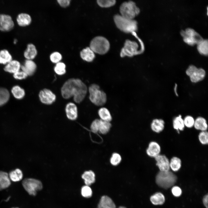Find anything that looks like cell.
<instances>
[{"instance_id":"cell-1","label":"cell","mask_w":208,"mask_h":208,"mask_svg":"<svg viewBox=\"0 0 208 208\" xmlns=\"http://www.w3.org/2000/svg\"><path fill=\"white\" fill-rule=\"evenodd\" d=\"M87 90L86 86L81 79L70 78L63 84L61 89V94L65 99L73 97L75 102L79 103L85 98Z\"/></svg>"},{"instance_id":"cell-2","label":"cell","mask_w":208,"mask_h":208,"mask_svg":"<svg viewBox=\"0 0 208 208\" xmlns=\"http://www.w3.org/2000/svg\"><path fill=\"white\" fill-rule=\"evenodd\" d=\"M113 19L117 28L124 33H132L138 30V23L134 19L127 18L116 14L114 16Z\"/></svg>"},{"instance_id":"cell-3","label":"cell","mask_w":208,"mask_h":208,"mask_svg":"<svg viewBox=\"0 0 208 208\" xmlns=\"http://www.w3.org/2000/svg\"><path fill=\"white\" fill-rule=\"evenodd\" d=\"M89 98L91 102L96 106L104 105L107 100L106 93L100 90L99 86L96 84H92L88 88Z\"/></svg>"},{"instance_id":"cell-4","label":"cell","mask_w":208,"mask_h":208,"mask_svg":"<svg viewBox=\"0 0 208 208\" xmlns=\"http://www.w3.org/2000/svg\"><path fill=\"white\" fill-rule=\"evenodd\" d=\"M177 177L172 172L160 171L157 174L155 179L157 184L159 187L165 189L172 186L176 183Z\"/></svg>"},{"instance_id":"cell-5","label":"cell","mask_w":208,"mask_h":208,"mask_svg":"<svg viewBox=\"0 0 208 208\" xmlns=\"http://www.w3.org/2000/svg\"><path fill=\"white\" fill-rule=\"evenodd\" d=\"M110 44L108 40L105 37L99 36L94 38L91 41L90 47L94 53L103 55L109 51Z\"/></svg>"},{"instance_id":"cell-6","label":"cell","mask_w":208,"mask_h":208,"mask_svg":"<svg viewBox=\"0 0 208 208\" xmlns=\"http://www.w3.org/2000/svg\"><path fill=\"white\" fill-rule=\"evenodd\" d=\"M120 15L127 18L133 19L140 12V10L135 3L131 1H125L120 5L119 8Z\"/></svg>"},{"instance_id":"cell-7","label":"cell","mask_w":208,"mask_h":208,"mask_svg":"<svg viewBox=\"0 0 208 208\" xmlns=\"http://www.w3.org/2000/svg\"><path fill=\"white\" fill-rule=\"evenodd\" d=\"M180 34L183 38V41L191 46L197 44L203 39L198 32L191 28H187L182 30Z\"/></svg>"},{"instance_id":"cell-8","label":"cell","mask_w":208,"mask_h":208,"mask_svg":"<svg viewBox=\"0 0 208 208\" xmlns=\"http://www.w3.org/2000/svg\"><path fill=\"white\" fill-rule=\"evenodd\" d=\"M22 185L25 190L30 195L35 196L37 192L43 188L42 182L40 180L34 178L24 179L22 181Z\"/></svg>"},{"instance_id":"cell-9","label":"cell","mask_w":208,"mask_h":208,"mask_svg":"<svg viewBox=\"0 0 208 208\" xmlns=\"http://www.w3.org/2000/svg\"><path fill=\"white\" fill-rule=\"evenodd\" d=\"M185 73L190 77L191 81L194 83L202 81L206 75V72L204 69L202 68H198L193 65H190L186 69Z\"/></svg>"},{"instance_id":"cell-10","label":"cell","mask_w":208,"mask_h":208,"mask_svg":"<svg viewBox=\"0 0 208 208\" xmlns=\"http://www.w3.org/2000/svg\"><path fill=\"white\" fill-rule=\"evenodd\" d=\"M138 44L135 42L127 40L120 54L121 57H123L125 56L132 57L139 54V52L138 51Z\"/></svg>"},{"instance_id":"cell-11","label":"cell","mask_w":208,"mask_h":208,"mask_svg":"<svg viewBox=\"0 0 208 208\" xmlns=\"http://www.w3.org/2000/svg\"><path fill=\"white\" fill-rule=\"evenodd\" d=\"M14 26V23L10 15L0 14V30L8 31L12 30Z\"/></svg>"},{"instance_id":"cell-12","label":"cell","mask_w":208,"mask_h":208,"mask_svg":"<svg viewBox=\"0 0 208 208\" xmlns=\"http://www.w3.org/2000/svg\"><path fill=\"white\" fill-rule=\"evenodd\" d=\"M39 97L40 101L47 105L52 104L56 99L55 94L51 90L47 88L44 89L40 92Z\"/></svg>"},{"instance_id":"cell-13","label":"cell","mask_w":208,"mask_h":208,"mask_svg":"<svg viewBox=\"0 0 208 208\" xmlns=\"http://www.w3.org/2000/svg\"><path fill=\"white\" fill-rule=\"evenodd\" d=\"M155 158L156 162V165L160 171H169L170 168V161L166 156L159 154Z\"/></svg>"},{"instance_id":"cell-14","label":"cell","mask_w":208,"mask_h":208,"mask_svg":"<svg viewBox=\"0 0 208 208\" xmlns=\"http://www.w3.org/2000/svg\"><path fill=\"white\" fill-rule=\"evenodd\" d=\"M65 112L67 118L71 120H75L78 116L77 108L74 103H68L65 107Z\"/></svg>"},{"instance_id":"cell-15","label":"cell","mask_w":208,"mask_h":208,"mask_svg":"<svg viewBox=\"0 0 208 208\" xmlns=\"http://www.w3.org/2000/svg\"><path fill=\"white\" fill-rule=\"evenodd\" d=\"M36 68V64L32 60L26 59L23 64L21 65V69L28 76H31L35 72Z\"/></svg>"},{"instance_id":"cell-16","label":"cell","mask_w":208,"mask_h":208,"mask_svg":"<svg viewBox=\"0 0 208 208\" xmlns=\"http://www.w3.org/2000/svg\"><path fill=\"white\" fill-rule=\"evenodd\" d=\"M161 148L159 144L155 142L152 141L149 143L146 153L149 157L155 158L159 154Z\"/></svg>"},{"instance_id":"cell-17","label":"cell","mask_w":208,"mask_h":208,"mask_svg":"<svg viewBox=\"0 0 208 208\" xmlns=\"http://www.w3.org/2000/svg\"><path fill=\"white\" fill-rule=\"evenodd\" d=\"M21 65L20 62L16 60H12L6 64L4 68L5 71L13 74L19 71Z\"/></svg>"},{"instance_id":"cell-18","label":"cell","mask_w":208,"mask_h":208,"mask_svg":"<svg viewBox=\"0 0 208 208\" xmlns=\"http://www.w3.org/2000/svg\"><path fill=\"white\" fill-rule=\"evenodd\" d=\"M16 21L18 25L21 27H25L29 25L31 21L30 16L27 13H21L17 16Z\"/></svg>"},{"instance_id":"cell-19","label":"cell","mask_w":208,"mask_h":208,"mask_svg":"<svg viewBox=\"0 0 208 208\" xmlns=\"http://www.w3.org/2000/svg\"><path fill=\"white\" fill-rule=\"evenodd\" d=\"M97 208H116V206L110 198L104 195L101 197Z\"/></svg>"},{"instance_id":"cell-20","label":"cell","mask_w":208,"mask_h":208,"mask_svg":"<svg viewBox=\"0 0 208 208\" xmlns=\"http://www.w3.org/2000/svg\"><path fill=\"white\" fill-rule=\"evenodd\" d=\"M37 53V50L35 46L32 43H29L27 44L23 55L27 60H32L36 57Z\"/></svg>"},{"instance_id":"cell-21","label":"cell","mask_w":208,"mask_h":208,"mask_svg":"<svg viewBox=\"0 0 208 208\" xmlns=\"http://www.w3.org/2000/svg\"><path fill=\"white\" fill-rule=\"evenodd\" d=\"M11 184L8 174L6 172L0 171V191L8 188Z\"/></svg>"},{"instance_id":"cell-22","label":"cell","mask_w":208,"mask_h":208,"mask_svg":"<svg viewBox=\"0 0 208 208\" xmlns=\"http://www.w3.org/2000/svg\"><path fill=\"white\" fill-rule=\"evenodd\" d=\"M80 55L83 60L88 62L92 61L95 58L94 53L90 47L83 49L81 51Z\"/></svg>"},{"instance_id":"cell-23","label":"cell","mask_w":208,"mask_h":208,"mask_svg":"<svg viewBox=\"0 0 208 208\" xmlns=\"http://www.w3.org/2000/svg\"><path fill=\"white\" fill-rule=\"evenodd\" d=\"M95 177L94 173L91 170L84 172L81 175V177L84 180L86 185L89 186L95 182Z\"/></svg>"},{"instance_id":"cell-24","label":"cell","mask_w":208,"mask_h":208,"mask_svg":"<svg viewBox=\"0 0 208 208\" xmlns=\"http://www.w3.org/2000/svg\"><path fill=\"white\" fill-rule=\"evenodd\" d=\"M164 121L162 119H154L151 123V129L155 132L159 133L164 129Z\"/></svg>"},{"instance_id":"cell-25","label":"cell","mask_w":208,"mask_h":208,"mask_svg":"<svg viewBox=\"0 0 208 208\" xmlns=\"http://www.w3.org/2000/svg\"><path fill=\"white\" fill-rule=\"evenodd\" d=\"M197 49L201 54L207 56L208 54V41L207 39H203L196 44Z\"/></svg>"},{"instance_id":"cell-26","label":"cell","mask_w":208,"mask_h":208,"mask_svg":"<svg viewBox=\"0 0 208 208\" xmlns=\"http://www.w3.org/2000/svg\"><path fill=\"white\" fill-rule=\"evenodd\" d=\"M194 126L196 129L202 131H206L207 129L206 120L202 117H198L195 120Z\"/></svg>"},{"instance_id":"cell-27","label":"cell","mask_w":208,"mask_h":208,"mask_svg":"<svg viewBox=\"0 0 208 208\" xmlns=\"http://www.w3.org/2000/svg\"><path fill=\"white\" fill-rule=\"evenodd\" d=\"M150 200L151 203L154 205H162L165 202V198L162 193L158 192L151 196Z\"/></svg>"},{"instance_id":"cell-28","label":"cell","mask_w":208,"mask_h":208,"mask_svg":"<svg viewBox=\"0 0 208 208\" xmlns=\"http://www.w3.org/2000/svg\"><path fill=\"white\" fill-rule=\"evenodd\" d=\"M12 56L9 51L6 49L0 50V64H6L12 60Z\"/></svg>"},{"instance_id":"cell-29","label":"cell","mask_w":208,"mask_h":208,"mask_svg":"<svg viewBox=\"0 0 208 208\" xmlns=\"http://www.w3.org/2000/svg\"><path fill=\"white\" fill-rule=\"evenodd\" d=\"M98 114L100 119L102 120L110 122L112 120V116L109 111L105 107L100 108L98 111Z\"/></svg>"},{"instance_id":"cell-30","label":"cell","mask_w":208,"mask_h":208,"mask_svg":"<svg viewBox=\"0 0 208 208\" xmlns=\"http://www.w3.org/2000/svg\"><path fill=\"white\" fill-rule=\"evenodd\" d=\"M8 174L10 180L15 182L21 180L23 177L22 172L18 168L11 171Z\"/></svg>"},{"instance_id":"cell-31","label":"cell","mask_w":208,"mask_h":208,"mask_svg":"<svg viewBox=\"0 0 208 208\" xmlns=\"http://www.w3.org/2000/svg\"><path fill=\"white\" fill-rule=\"evenodd\" d=\"M11 91L14 97L17 99H23L25 95V90L18 85L14 86L12 88Z\"/></svg>"},{"instance_id":"cell-32","label":"cell","mask_w":208,"mask_h":208,"mask_svg":"<svg viewBox=\"0 0 208 208\" xmlns=\"http://www.w3.org/2000/svg\"><path fill=\"white\" fill-rule=\"evenodd\" d=\"M173 127L179 132V130L182 131L183 130L185 125L183 119L182 118L181 115L175 117L173 120Z\"/></svg>"},{"instance_id":"cell-33","label":"cell","mask_w":208,"mask_h":208,"mask_svg":"<svg viewBox=\"0 0 208 208\" xmlns=\"http://www.w3.org/2000/svg\"><path fill=\"white\" fill-rule=\"evenodd\" d=\"M10 93L8 90L5 88L0 87V106L6 103L9 101Z\"/></svg>"},{"instance_id":"cell-34","label":"cell","mask_w":208,"mask_h":208,"mask_svg":"<svg viewBox=\"0 0 208 208\" xmlns=\"http://www.w3.org/2000/svg\"><path fill=\"white\" fill-rule=\"evenodd\" d=\"M181 159L177 157H173L170 161V167L172 170L174 172L178 171L181 166Z\"/></svg>"},{"instance_id":"cell-35","label":"cell","mask_w":208,"mask_h":208,"mask_svg":"<svg viewBox=\"0 0 208 208\" xmlns=\"http://www.w3.org/2000/svg\"><path fill=\"white\" fill-rule=\"evenodd\" d=\"M111 127L110 122L104 121L100 119L99 131L103 134H105L109 131Z\"/></svg>"},{"instance_id":"cell-36","label":"cell","mask_w":208,"mask_h":208,"mask_svg":"<svg viewBox=\"0 0 208 208\" xmlns=\"http://www.w3.org/2000/svg\"><path fill=\"white\" fill-rule=\"evenodd\" d=\"M66 65L63 62H59L57 63L54 68L55 72L59 75H62L66 72Z\"/></svg>"},{"instance_id":"cell-37","label":"cell","mask_w":208,"mask_h":208,"mask_svg":"<svg viewBox=\"0 0 208 208\" xmlns=\"http://www.w3.org/2000/svg\"><path fill=\"white\" fill-rule=\"evenodd\" d=\"M97 3L98 5L102 8H107L114 5L116 3L115 0H98Z\"/></svg>"},{"instance_id":"cell-38","label":"cell","mask_w":208,"mask_h":208,"mask_svg":"<svg viewBox=\"0 0 208 208\" xmlns=\"http://www.w3.org/2000/svg\"><path fill=\"white\" fill-rule=\"evenodd\" d=\"M121 160V155L118 153H114L112 155L110 159V162L112 165L116 166L120 164Z\"/></svg>"},{"instance_id":"cell-39","label":"cell","mask_w":208,"mask_h":208,"mask_svg":"<svg viewBox=\"0 0 208 208\" xmlns=\"http://www.w3.org/2000/svg\"><path fill=\"white\" fill-rule=\"evenodd\" d=\"M81 194L82 196L85 198H89L92 195V191L89 186L86 185L83 186L81 190Z\"/></svg>"},{"instance_id":"cell-40","label":"cell","mask_w":208,"mask_h":208,"mask_svg":"<svg viewBox=\"0 0 208 208\" xmlns=\"http://www.w3.org/2000/svg\"><path fill=\"white\" fill-rule=\"evenodd\" d=\"M198 139L200 142L203 144L205 145L208 143V133L207 131H201L198 135Z\"/></svg>"},{"instance_id":"cell-41","label":"cell","mask_w":208,"mask_h":208,"mask_svg":"<svg viewBox=\"0 0 208 208\" xmlns=\"http://www.w3.org/2000/svg\"><path fill=\"white\" fill-rule=\"evenodd\" d=\"M183 121L185 126L190 128L194 126L195 120L192 116L189 115L185 117Z\"/></svg>"},{"instance_id":"cell-42","label":"cell","mask_w":208,"mask_h":208,"mask_svg":"<svg viewBox=\"0 0 208 208\" xmlns=\"http://www.w3.org/2000/svg\"><path fill=\"white\" fill-rule=\"evenodd\" d=\"M61 55L59 52H54L50 56L51 61L53 63H57L60 62L62 59Z\"/></svg>"},{"instance_id":"cell-43","label":"cell","mask_w":208,"mask_h":208,"mask_svg":"<svg viewBox=\"0 0 208 208\" xmlns=\"http://www.w3.org/2000/svg\"><path fill=\"white\" fill-rule=\"evenodd\" d=\"M100 119H96L92 123L90 126L91 130L94 133H97L99 131Z\"/></svg>"},{"instance_id":"cell-44","label":"cell","mask_w":208,"mask_h":208,"mask_svg":"<svg viewBox=\"0 0 208 208\" xmlns=\"http://www.w3.org/2000/svg\"><path fill=\"white\" fill-rule=\"evenodd\" d=\"M28 76L22 70L17 72L13 74L14 78L18 80H22L26 79Z\"/></svg>"},{"instance_id":"cell-45","label":"cell","mask_w":208,"mask_h":208,"mask_svg":"<svg viewBox=\"0 0 208 208\" xmlns=\"http://www.w3.org/2000/svg\"><path fill=\"white\" fill-rule=\"evenodd\" d=\"M171 191L173 195L175 197L180 196L182 194L181 189L178 186H174L172 187Z\"/></svg>"},{"instance_id":"cell-46","label":"cell","mask_w":208,"mask_h":208,"mask_svg":"<svg viewBox=\"0 0 208 208\" xmlns=\"http://www.w3.org/2000/svg\"><path fill=\"white\" fill-rule=\"evenodd\" d=\"M59 4L62 7H65L70 4V0H58L57 1Z\"/></svg>"},{"instance_id":"cell-47","label":"cell","mask_w":208,"mask_h":208,"mask_svg":"<svg viewBox=\"0 0 208 208\" xmlns=\"http://www.w3.org/2000/svg\"><path fill=\"white\" fill-rule=\"evenodd\" d=\"M203 202L204 206L206 208L208 207V194L205 195L203 198Z\"/></svg>"},{"instance_id":"cell-48","label":"cell","mask_w":208,"mask_h":208,"mask_svg":"<svg viewBox=\"0 0 208 208\" xmlns=\"http://www.w3.org/2000/svg\"><path fill=\"white\" fill-rule=\"evenodd\" d=\"M177 84L176 83H175V86H174V92H175V93L176 95L177 96H178V93H177Z\"/></svg>"},{"instance_id":"cell-49","label":"cell","mask_w":208,"mask_h":208,"mask_svg":"<svg viewBox=\"0 0 208 208\" xmlns=\"http://www.w3.org/2000/svg\"><path fill=\"white\" fill-rule=\"evenodd\" d=\"M118 208H126V207H124V206H120Z\"/></svg>"},{"instance_id":"cell-50","label":"cell","mask_w":208,"mask_h":208,"mask_svg":"<svg viewBox=\"0 0 208 208\" xmlns=\"http://www.w3.org/2000/svg\"><path fill=\"white\" fill-rule=\"evenodd\" d=\"M18 208L16 207V208Z\"/></svg>"}]
</instances>
